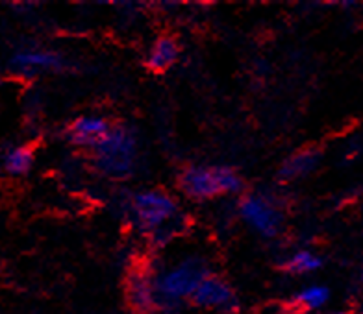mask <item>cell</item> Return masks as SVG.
<instances>
[{
    "label": "cell",
    "instance_id": "obj_1",
    "mask_svg": "<svg viewBox=\"0 0 363 314\" xmlns=\"http://www.w3.org/2000/svg\"><path fill=\"white\" fill-rule=\"evenodd\" d=\"M95 168L111 180L132 176L138 161V135L130 126L115 124L93 150Z\"/></svg>",
    "mask_w": 363,
    "mask_h": 314
},
{
    "label": "cell",
    "instance_id": "obj_2",
    "mask_svg": "<svg viewBox=\"0 0 363 314\" xmlns=\"http://www.w3.org/2000/svg\"><path fill=\"white\" fill-rule=\"evenodd\" d=\"M210 276L201 257H186L165 270L154 274V291L158 307H174L180 301L191 300L202 281Z\"/></svg>",
    "mask_w": 363,
    "mask_h": 314
},
{
    "label": "cell",
    "instance_id": "obj_3",
    "mask_svg": "<svg viewBox=\"0 0 363 314\" xmlns=\"http://www.w3.org/2000/svg\"><path fill=\"white\" fill-rule=\"evenodd\" d=\"M128 211L141 231L154 240L169 238V226L178 219V204L169 192L160 189H143L130 198Z\"/></svg>",
    "mask_w": 363,
    "mask_h": 314
},
{
    "label": "cell",
    "instance_id": "obj_4",
    "mask_svg": "<svg viewBox=\"0 0 363 314\" xmlns=\"http://www.w3.org/2000/svg\"><path fill=\"white\" fill-rule=\"evenodd\" d=\"M180 189L191 200H211L219 194H238L243 189V180L228 167L191 165L182 172Z\"/></svg>",
    "mask_w": 363,
    "mask_h": 314
},
{
    "label": "cell",
    "instance_id": "obj_5",
    "mask_svg": "<svg viewBox=\"0 0 363 314\" xmlns=\"http://www.w3.org/2000/svg\"><path fill=\"white\" fill-rule=\"evenodd\" d=\"M239 214L262 237H277L282 229V213L267 196L247 194L239 202Z\"/></svg>",
    "mask_w": 363,
    "mask_h": 314
},
{
    "label": "cell",
    "instance_id": "obj_6",
    "mask_svg": "<svg viewBox=\"0 0 363 314\" xmlns=\"http://www.w3.org/2000/svg\"><path fill=\"white\" fill-rule=\"evenodd\" d=\"M193 303L201 309L232 313L238 309V298L232 286L217 276H208L202 281L191 298Z\"/></svg>",
    "mask_w": 363,
    "mask_h": 314
},
{
    "label": "cell",
    "instance_id": "obj_7",
    "mask_svg": "<svg viewBox=\"0 0 363 314\" xmlns=\"http://www.w3.org/2000/svg\"><path fill=\"white\" fill-rule=\"evenodd\" d=\"M65 67L63 57L48 50H21L10 59V69L19 76H35L41 72H57Z\"/></svg>",
    "mask_w": 363,
    "mask_h": 314
},
{
    "label": "cell",
    "instance_id": "obj_8",
    "mask_svg": "<svg viewBox=\"0 0 363 314\" xmlns=\"http://www.w3.org/2000/svg\"><path fill=\"white\" fill-rule=\"evenodd\" d=\"M111 129V124L99 115H80L67 128V139L74 146L93 148L101 143Z\"/></svg>",
    "mask_w": 363,
    "mask_h": 314
},
{
    "label": "cell",
    "instance_id": "obj_9",
    "mask_svg": "<svg viewBox=\"0 0 363 314\" xmlns=\"http://www.w3.org/2000/svg\"><path fill=\"white\" fill-rule=\"evenodd\" d=\"M130 305L139 313L148 314L158 307L156 303V291H154V276L147 270L139 268L134 270L128 277V286H126Z\"/></svg>",
    "mask_w": 363,
    "mask_h": 314
},
{
    "label": "cell",
    "instance_id": "obj_10",
    "mask_svg": "<svg viewBox=\"0 0 363 314\" xmlns=\"http://www.w3.org/2000/svg\"><path fill=\"white\" fill-rule=\"evenodd\" d=\"M178 56H180V45L177 39L172 35H162L148 48L145 65L154 72H165L177 63Z\"/></svg>",
    "mask_w": 363,
    "mask_h": 314
},
{
    "label": "cell",
    "instance_id": "obj_11",
    "mask_svg": "<svg viewBox=\"0 0 363 314\" xmlns=\"http://www.w3.org/2000/svg\"><path fill=\"white\" fill-rule=\"evenodd\" d=\"M320 152L308 148V150H301V152L293 153L282 163V167L278 170V176L282 181H295L298 178H306L308 174L315 170L319 167Z\"/></svg>",
    "mask_w": 363,
    "mask_h": 314
},
{
    "label": "cell",
    "instance_id": "obj_12",
    "mask_svg": "<svg viewBox=\"0 0 363 314\" xmlns=\"http://www.w3.org/2000/svg\"><path fill=\"white\" fill-rule=\"evenodd\" d=\"M34 167V152L28 146H10L2 156V168L8 176H24Z\"/></svg>",
    "mask_w": 363,
    "mask_h": 314
},
{
    "label": "cell",
    "instance_id": "obj_13",
    "mask_svg": "<svg viewBox=\"0 0 363 314\" xmlns=\"http://www.w3.org/2000/svg\"><path fill=\"white\" fill-rule=\"evenodd\" d=\"M284 270L289 274H311L323 267V259L311 250H298L293 255H289L286 262L282 264Z\"/></svg>",
    "mask_w": 363,
    "mask_h": 314
},
{
    "label": "cell",
    "instance_id": "obj_14",
    "mask_svg": "<svg viewBox=\"0 0 363 314\" xmlns=\"http://www.w3.org/2000/svg\"><path fill=\"white\" fill-rule=\"evenodd\" d=\"M330 300L328 286L325 285H310L296 292L295 303L304 310H319L323 309Z\"/></svg>",
    "mask_w": 363,
    "mask_h": 314
},
{
    "label": "cell",
    "instance_id": "obj_15",
    "mask_svg": "<svg viewBox=\"0 0 363 314\" xmlns=\"http://www.w3.org/2000/svg\"><path fill=\"white\" fill-rule=\"evenodd\" d=\"M330 314H345V313H330Z\"/></svg>",
    "mask_w": 363,
    "mask_h": 314
},
{
    "label": "cell",
    "instance_id": "obj_16",
    "mask_svg": "<svg viewBox=\"0 0 363 314\" xmlns=\"http://www.w3.org/2000/svg\"><path fill=\"white\" fill-rule=\"evenodd\" d=\"M362 285H363V276H362Z\"/></svg>",
    "mask_w": 363,
    "mask_h": 314
}]
</instances>
